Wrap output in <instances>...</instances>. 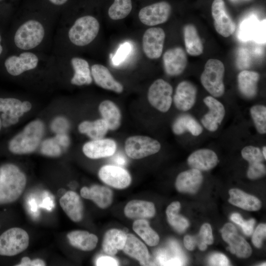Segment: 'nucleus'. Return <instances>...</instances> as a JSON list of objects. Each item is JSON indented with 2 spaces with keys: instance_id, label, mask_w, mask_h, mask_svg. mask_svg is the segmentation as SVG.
<instances>
[{
  "instance_id": "obj_16",
  "label": "nucleus",
  "mask_w": 266,
  "mask_h": 266,
  "mask_svg": "<svg viewBox=\"0 0 266 266\" xmlns=\"http://www.w3.org/2000/svg\"><path fill=\"white\" fill-rule=\"evenodd\" d=\"M22 102L14 98H0V113L2 126L8 127L16 124L23 111Z\"/></svg>"
},
{
  "instance_id": "obj_58",
  "label": "nucleus",
  "mask_w": 266,
  "mask_h": 266,
  "mask_svg": "<svg viewBox=\"0 0 266 266\" xmlns=\"http://www.w3.org/2000/svg\"><path fill=\"white\" fill-rule=\"evenodd\" d=\"M115 161L118 164L124 165L125 164L126 159L123 156H116Z\"/></svg>"
},
{
  "instance_id": "obj_52",
  "label": "nucleus",
  "mask_w": 266,
  "mask_h": 266,
  "mask_svg": "<svg viewBox=\"0 0 266 266\" xmlns=\"http://www.w3.org/2000/svg\"><path fill=\"white\" fill-rule=\"evenodd\" d=\"M55 139L60 146L66 147L69 144V138L64 133H58Z\"/></svg>"
},
{
  "instance_id": "obj_28",
  "label": "nucleus",
  "mask_w": 266,
  "mask_h": 266,
  "mask_svg": "<svg viewBox=\"0 0 266 266\" xmlns=\"http://www.w3.org/2000/svg\"><path fill=\"white\" fill-rule=\"evenodd\" d=\"M127 238L126 233L122 230L112 229L104 234L102 247L107 255L113 256L118 251L122 250L125 246Z\"/></svg>"
},
{
  "instance_id": "obj_54",
  "label": "nucleus",
  "mask_w": 266,
  "mask_h": 266,
  "mask_svg": "<svg viewBox=\"0 0 266 266\" xmlns=\"http://www.w3.org/2000/svg\"><path fill=\"white\" fill-rule=\"evenodd\" d=\"M51 5L55 7H62L65 5L68 0H47Z\"/></svg>"
},
{
  "instance_id": "obj_31",
  "label": "nucleus",
  "mask_w": 266,
  "mask_h": 266,
  "mask_svg": "<svg viewBox=\"0 0 266 266\" xmlns=\"http://www.w3.org/2000/svg\"><path fill=\"white\" fill-rule=\"evenodd\" d=\"M259 74L255 71L243 70L237 76L238 87L240 93L245 97L252 98L257 92Z\"/></svg>"
},
{
  "instance_id": "obj_34",
  "label": "nucleus",
  "mask_w": 266,
  "mask_h": 266,
  "mask_svg": "<svg viewBox=\"0 0 266 266\" xmlns=\"http://www.w3.org/2000/svg\"><path fill=\"white\" fill-rule=\"evenodd\" d=\"M184 38L186 50L189 55L198 56L202 54L203 45L194 25L188 24L185 26Z\"/></svg>"
},
{
  "instance_id": "obj_18",
  "label": "nucleus",
  "mask_w": 266,
  "mask_h": 266,
  "mask_svg": "<svg viewBox=\"0 0 266 266\" xmlns=\"http://www.w3.org/2000/svg\"><path fill=\"white\" fill-rule=\"evenodd\" d=\"M116 143L109 138L93 140L86 143L83 147L84 154L93 159L112 156L116 150Z\"/></svg>"
},
{
  "instance_id": "obj_23",
  "label": "nucleus",
  "mask_w": 266,
  "mask_h": 266,
  "mask_svg": "<svg viewBox=\"0 0 266 266\" xmlns=\"http://www.w3.org/2000/svg\"><path fill=\"white\" fill-rule=\"evenodd\" d=\"M202 180L200 171L192 168L178 174L175 181V187L181 193H195L200 188Z\"/></svg>"
},
{
  "instance_id": "obj_53",
  "label": "nucleus",
  "mask_w": 266,
  "mask_h": 266,
  "mask_svg": "<svg viewBox=\"0 0 266 266\" xmlns=\"http://www.w3.org/2000/svg\"><path fill=\"white\" fill-rule=\"evenodd\" d=\"M230 218L233 222L241 227L242 226V225L245 222V220L243 219L241 216L237 213H234L232 214Z\"/></svg>"
},
{
  "instance_id": "obj_43",
  "label": "nucleus",
  "mask_w": 266,
  "mask_h": 266,
  "mask_svg": "<svg viewBox=\"0 0 266 266\" xmlns=\"http://www.w3.org/2000/svg\"><path fill=\"white\" fill-rule=\"evenodd\" d=\"M131 50V45L128 42L122 44L115 55L111 57L113 64L117 66L123 62L129 54Z\"/></svg>"
},
{
  "instance_id": "obj_35",
  "label": "nucleus",
  "mask_w": 266,
  "mask_h": 266,
  "mask_svg": "<svg viewBox=\"0 0 266 266\" xmlns=\"http://www.w3.org/2000/svg\"><path fill=\"white\" fill-rule=\"evenodd\" d=\"M108 130V125L103 119L92 122L83 121L78 126V130L81 133L87 134L93 140L102 138Z\"/></svg>"
},
{
  "instance_id": "obj_30",
  "label": "nucleus",
  "mask_w": 266,
  "mask_h": 266,
  "mask_svg": "<svg viewBox=\"0 0 266 266\" xmlns=\"http://www.w3.org/2000/svg\"><path fill=\"white\" fill-rule=\"evenodd\" d=\"M229 193V202L235 206L248 211H257L261 207V202L257 198L238 189H231Z\"/></svg>"
},
{
  "instance_id": "obj_44",
  "label": "nucleus",
  "mask_w": 266,
  "mask_h": 266,
  "mask_svg": "<svg viewBox=\"0 0 266 266\" xmlns=\"http://www.w3.org/2000/svg\"><path fill=\"white\" fill-rule=\"evenodd\" d=\"M266 169L263 163L249 165L247 175L251 179H256L264 176L266 174Z\"/></svg>"
},
{
  "instance_id": "obj_27",
  "label": "nucleus",
  "mask_w": 266,
  "mask_h": 266,
  "mask_svg": "<svg viewBox=\"0 0 266 266\" xmlns=\"http://www.w3.org/2000/svg\"><path fill=\"white\" fill-rule=\"evenodd\" d=\"M124 211L127 217L136 219L150 218L156 213L155 205L153 202L138 200L128 202Z\"/></svg>"
},
{
  "instance_id": "obj_59",
  "label": "nucleus",
  "mask_w": 266,
  "mask_h": 266,
  "mask_svg": "<svg viewBox=\"0 0 266 266\" xmlns=\"http://www.w3.org/2000/svg\"><path fill=\"white\" fill-rule=\"evenodd\" d=\"M42 206L47 209H50L52 206V201L49 198H46L43 202Z\"/></svg>"
},
{
  "instance_id": "obj_8",
  "label": "nucleus",
  "mask_w": 266,
  "mask_h": 266,
  "mask_svg": "<svg viewBox=\"0 0 266 266\" xmlns=\"http://www.w3.org/2000/svg\"><path fill=\"white\" fill-rule=\"evenodd\" d=\"M173 89L171 85L162 79L156 80L148 92L149 103L158 110L166 112L171 107Z\"/></svg>"
},
{
  "instance_id": "obj_50",
  "label": "nucleus",
  "mask_w": 266,
  "mask_h": 266,
  "mask_svg": "<svg viewBox=\"0 0 266 266\" xmlns=\"http://www.w3.org/2000/svg\"><path fill=\"white\" fill-rule=\"evenodd\" d=\"M255 222V220L254 219H250L249 220L245 221L244 224L241 226L245 234L250 236L253 233Z\"/></svg>"
},
{
  "instance_id": "obj_48",
  "label": "nucleus",
  "mask_w": 266,
  "mask_h": 266,
  "mask_svg": "<svg viewBox=\"0 0 266 266\" xmlns=\"http://www.w3.org/2000/svg\"><path fill=\"white\" fill-rule=\"evenodd\" d=\"M51 127L54 131L58 133H62L67 129L68 124L65 118L60 117L55 119Z\"/></svg>"
},
{
  "instance_id": "obj_47",
  "label": "nucleus",
  "mask_w": 266,
  "mask_h": 266,
  "mask_svg": "<svg viewBox=\"0 0 266 266\" xmlns=\"http://www.w3.org/2000/svg\"><path fill=\"white\" fill-rule=\"evenodd\" d=\"M9 52L8 45L6 33L0 26V62Z\"/></svg>"
},
{
  "instance_id": "obj_5",
  "label": "nucleus",
  "mask_w": 266,
  "mask_h": 266,
  "mask_svg": "<svg viewBox=\"0 0 266 266\" xmlns=\"http://www.w3.org/2000/svg\"><path fill=\"white\" fill-rule=\"evenodd\" d=\"M224 73V65L221 61L210 59L206 62L200 76V82L214 97H221L225 93Z\"/></svg>"
},
{
  "instance_id": "obj_1",
  "label": "nucleus",
  "mask_w": 266,
  "mask_h": 266,
  "mask_svg": "<svg viewBox=\"0 0 266 266\" xmlns=\"http://www.w3.org/2000/svg\"><path fill=\"white\" fill-rule=\"evenodd\" d=\"M55 22L51 15L29 14L17 18L6 32L9 52L47 53L53 47Z\"/></svg>"
},
{
  "instance_id": "obj_37",
  "label": "nucleus",
  "mask_w": 266,
  "mask_h": 266,
  "mask_svg": "<svg viewBox=\"0 0 266 266\" xmlns=\"http://www.w3.org/2000/svg\"><path fill=\"white\" fill-rule=\"evenodd\" d=\"M180 207L179 201L171 202L166 208V215L169 225L177 232L183 233L189 224L185 218L178 214Z\"/></svg>"
},
{
  "instance_id": "obj_55",
  "label": "nucleus",
  "mask_w": 266,
  "mask_h": 266,
  "mask_svg": "<svg viewBox=\"0 0 266 266\" xmlns=\"http://www.w3.org/2000/svg\"><path fill=\"white\" fill-rule=\"evenodd\" d=\"M45 263L41 259H36L33 261H30L29 266H44Z\"/></svg>"
},
{
  "instance_id": "obj_60",
  "label": "nucleus",
  "mask_w": 266,
  "mask_h": 266,
  "mask_svg": "<svg viewBox=\"0 0 266 266\" xmlns=\"http://www.w3.org/2000/svg\"><path fill=\"white\" fill-rule=\"evenodd\" d=\"M266 146H263V149H262V154L263 155V156L264 157V159L266 160Z\"/></svg>"
},
{
  "instance_id": "obj_57",
  "label": "nucleus",
  "mask_w": 266,
  "mask_h": 266,
  "mask_svg": "<svg viewBox=\"0 0 266 266\" xmlns=\"http://www.w3.org/2000/svg\"><path fill=\"white\" fill-rule=\"evenodd\" d=\"M31 259L28 257H23L21 261V263L16 266H29V263Z\"/></svg>"
},
{
  "instance_id": "obj_17",
  "label": "nucleus",
  "mask_w": 266,
  "mask_h": 266,
  "mask_svg": "<svg viewBox=\"0 0 266 266\" xmlns=\"http://www.w3.org/2000/svg\"><path fill=\"white\" fill-rule=\"evenodd\" d=\"M197 95L196 86L190 81H183L178 84L176 88L173 97L174 103L178 109L188 111L194 105Z\"/></svg>"
},
{
  "instance_id": "obj_25",
  "label": "nucleus",
  "mask_w": 266,
  "mask_h": 266,
  "mask_svg": "<svg viewBox=\"0 0 266 266\" xmlns=\"http://www.w3.org/2000/svg\"><path fill=\"white\" fill-rule=\"evenodd\" d=\"M217 155L213 150L200 149L193 152L188 158L187 162L190 167L199 170H208L217 164Z\"/></svg>"
},
{
  "instance_id": "obj_64",
  "label": "nucleus",
  "mask_w": 266,
  "mask_h": 266,
  "mask_svg": "<svg viewBox=\"0 0 266 266\" xmlns=\"http://www.w3.org/2000/svg\"></svg>"
},
{
  "instance_id": "obj_29",
  "label": "nucleus",
  "mask_w": 266,
  "mask_h": 266,
  "mask_svg": "<svg viewBox=\"0 0 266 266\" xmlns=\"http://www.w3.org/2000/svg\"><path fill=\"white\" fill-rule=\"evenodd\" d=\"M67 237L71 245L84 251L94 250L98 243L97 235L83 230H75L68 233Z\"/></svg>"
},
{
  "instance_id": "obj_3",
  "label": "nucleus",
  "mask_w": 266,
  "mask_h": 266,
  "mask_svg": "<svg viewBox=\"0 0 266 266\" xmlns=\"http://www.w3.org/2000/svg\"><path fill=\"white\" fill-rule=\"evenodd\" d=\"M26 177L15 165L7 164L0 168V204L15 201L22 194Z\"/></svg>"
},
{
  "instance_id": "obj_41",
  "label": "nucleus",
  "mask_w": 266,
  "mask_h": 266,
  "mask_svg": "<svg viewBox=\"0 0 266 266\" xmlns=\"http://www.w3.org/2000/svg\"><path fill=\"white\" fill-rule=\"evenodd\" d=\"M241 154L242 158L249 163V165L263 163L265 159L261 149L252 145L244 147Z\"/></svg>"
},
{
  "instance_id": "obj_20",
  "label": "nucleus",
  "mask_w": 266,
  "mask_h": 266,
  "mask_svg": "<svg viewBox=\"0 0 266 266\" xmlns=\"http://www.w3.org/2000/svg\"><path fill=\"white\" fill-rule=\"evenodd\" d=\"M90 69L92 78L98 86L117 93L123 92V85L114 79L106 67L96 64L93 65Z\"/></svg>"
},
{
  "instance_id": "obj_38",
  "label": "nucleus",
  "mask_w": 266,
  "mask_h": 266,
  "mask_svg": "<svg viewBox=\"0 0 266 266\" xmlns=\"http://www.w3.org/2000/svg\"><path fill=\"white\" fill-rule=\"evenodd\" d=\"M132 9V0H114L109 8L108 13L111 19L118 20L126 18Z\"/></svg>"
},
{
  "instance_id": "obj_19",
  "label": "nucleus",
  "mask_w": 266,
  "mask_h": 266,
  "mask_svg": "<svg viewBox=\"0 0 266 266\" xmlns=\"http://www.w3.org/2000/svg\"><path fill=\"white\" fill-rule=\"evenodd\" d=\"M265 20L260 22L254 16H252L241 23L239 37L243 41L253 39L263 43L265 41Z\"/></svg>"
},
{
  "instance_id": "obj_40",
  "label": "nucleus",
  "mask_w": 266,
  "mask_h": 266,
  "mask_svg": "<svg viewBox=\"0 0 266 266\" xmlns=\"http://www.w3.org/2000/svg\"><path fill=\"white\" fill-rule=\"evenodd\" d=\"M195 237L199 248L201 250H204L207 245H211L213 243L211 226L208 223L203 224L200 228L199 234Z\"/></svg>"
},
{
  "instance_id": "obj_36",
  "label": "nucleus",
  "mask_w": 266,
  "mask_h": 266,
  "mask_svg": "<svg viewBox=\"0 0 266 266\" xmlns=\"http://www.w3.org/2000/svg\"><path fill=\"white\" fill-rule=\"evenodd\" d=\"M134 232L150 246L157 245L160 240L158 233L151 228L145 219H137L133 224Z\"/></svg>"
},
{
  "instance_id": "obj_62",
  "label": "nucleus",
  "mask_w": 266,
  "mask_h": 266,
  "mask_svg": "<svg viewBox=\"0 0 266 266\" xmlns=\"http://www.w3.org/2000/svg\"><path fill=\"white\" fill-rule=\"evenodd\" d=\"M1 127H2V124H1V119L0 118V130L1 128Z\"/></svg>"
},
{
  "instance_id": "obj_61",
  "label": "nucleus",
  "mask_w": 266,
  "mask_h": 266,
  "mask_svg": "<svg viewBox=\"0 0 266 266\" xmlns=\"http://www.w3.org/2000/svg\"><path fill=\"white\" fill-rule=\"evenodd\" d=\"M230 0L233 1V2H238V1H240V0Z\"/></svg>"
},
{
  "instance_id": "obj_33",
  "label": "nucleus",
  "mask_w": 266,
  "mask_h": 266,
  "mask_svg": "<svg viewBox=\"0 0 266 266\" xmlns=\"http://www.w3.org/2000/svg\"><path fill=\"white\" fill-rule=\"evenodd\" d=\"M99 109L102 119L107 123L109 130H116L121 124V114L117 106L112 101H102Z\"/></svg>"
},
{
  "instance_id": "obj_49",
  "label": "nucleus",
  "mask_w": 266,
  "mask_h": 266,
  "mask_svg": "<svg viewBox=\"0 0 266 266\" xmlns=\"http://www.w3.org/2000/svg\"><path fill=\"white\" fill-rule=\"evenodd\" d=\"M96 266H116L119 265L118 261L111 256H101L96 261Z\"/></svg>"
},
{
  "instance_id": "obj_21",
  "label": "nucleus",
  "mask_w": 266,
  "mask_h": 266,
  "mask_svg": "<svg viewBox=\"0 0 266 266\" xmlns=\"http://www.w3.org/2000/svg\"><path fill=\"white\" fill-rule=\"evenodd\" d=\"M59 202L61 207L71 220L75 222L81 221L83 216V204L76 192H66L60 198Z\"/></svg>"
},
{
  "instance_id": "obj_14",
  "label": "nucleus",
  "mask_w": 266,
  "mask_h": 266,
  "mask_svg": "<svg viewBox=\"0 0 266 266\" xmlns=\"http://www.w3.org/2000/svg\"><path fill=\"white\" fill-rule=\"evenodd\" d=\"M204 104L208 108V112L201 119L202 125L209 131H216L225 115L223 104L213 96H207L203 99Z\"/></svg>"
},
{
  "instance_id": "obj_63",
  "label": "nucleus",
  "mask_w": 266,
  "mask_h": 266,
  "mask_svg": "<svg viewBox=\"0 0 266 266\" xmlns=\"http://www.w3.org/2000/svg\"><path fill=\"white\" fill-rule=\"evenodd\" d=\"M4 0H0V2H3Z\"/></svg>"
},
{
  "instance_id": "obj_11",
  "label": "nucleus",
  "mask_w": 266,
  "mask_h": 266,
  "mask_svg": "<svg viewBox=\"0 0 266 266\" xmlns=\"http://www.w3.org/2000/svg\"><path fill=\"white\" fill-rule=\"evenodd\" d=\"M98 174L103 183L118 189L126 188L132 181L129 172L120 166H103L99 170Z\"/></svg>"
},
{
  "instance_id": "obj_7",
  "label": "nucleus",
  "mask_w": 266,
  "mask_h": 266,
  "mask_svg": "<svg viewBox=\"0 0 266 266\" xmlns=\"http://www.w3.org/2000/svg\"><path fill=\"white\" fill-rule=\"evenodd\" d=\"M160 142L147 136L134 135L128 137L125 144L127 155L133 159H140L158 152Z\"/></svg>"
},
{
  "instance_id": "obj_26",
  "label": "nucleus",
  "mask_w": 266,
  "mask_h": 266,
  "mask_svg": "<svg viewBox=\"0 0 266 266\" xmlns=\"http://www.w3.org/2000/svg\"><path fill=\"white\" fill-rule=\"evenodd\" d=\"M122 250L128 256L138 261L141 265L146 266L149 262L150 256L147 247L133 234H127Z\"/></svg>"
},
{
  "instance_id": "obj_13",
  "label": "nucleus",
  "mask_w": 266,
  "mask_h": 266,
  "mask_svg": "<svg viewBox=\"0 0 266 266\" xmlns=\"http://www.w3.org/2000/svg\"><path fill=\"white\" fill-rule=\"evenodd\" d=\"M211 13L214 26L217 32L227 37L235 31V25L228 14L223 0H214L211 6Z\"/></svg>"
},
{
  "instance_id": "obj_51",
  "label": "nucleus",
  "mask_w": 266,
  "mask_h": 266,
  "mask_svg": "<svg viewBox=\"0 0 266 266\" xmlns=\"http://www.w3.org/2000/svg\"><path fill=\"white\" fill-rule=\"evenodd\" d=\"M183 241L185 247L188 250L192 251L195 249L197 245L195 236L186 235L184 237Z\"/></svg>"
},
{
  "instance_id": "obj_56",
  "label": "nucleus",
  "mask_w": 266,
  "mask_h": 266,
  "mask_svg": "<svg viewBox=\"0 0 266 266\" xmlns=\"http://www.w3.org/2000/svg\"><path fill=\"white\" fill-rule=\"evenodd\" d=\"M22 106L24 113L29 111L32 108V104L28 101H23Z\"/></svg>"
},
{
  "instance_id": "obj_15",
  "label": "nucleus",
  "mask_w": 266,
  "mask_h": 266,
  "mask_svg": "<svg viewBox=\"0 0 266 266\" xmlns=\"http://www.w3.org/2000/svg\"><path fill=\"white\" fill-rule=\"evenodd\" d=\"M163 59L165 70L170 76H177L181 74L187 64L186 54L180 47H175L166 50Z\"/></svg>"
},
{
  "instance_id": "obj_42",
  "label": "nucleus",
  "mask_w": 266,
  "mask_h": 266,
  "mask_svg": "<svg viewBox=\"0 0 266 266\" xmlns=\"http://www.w3.org/2000/svg\"><path fill=\"white\" fill-rule=\"evenodd\" d=\"M60 146L55 138L48 139L42 142L41 151L42 154L46 156L57 157L61 153Z\"/></svg>"
},
{
  "instance_id": "obj_2",
  "label": "nucleus",
  "mask_w": 266,
  "mask_h": 266,
  "mask_svg": "<svg viewBox=\"0 0 266 266\" xmlns=\"http://www.w3.org/2000/svg\"><path fill=\"white\" fill-rule=\"evenodd\" d=\"M100 28L99 22L91 15L77 18L68 27L58 26L54 36L53 53L66 42L77 47L89 45L97 36Z\"/></svg>"
},
{
  "instance_id": "obj_22",
  "label": "nucleus",
  "mask_w": 266,
  "mask_h": 266,
  "mask_svg": "<svg viewBox=\"0 0 266 266\" xmlns=\"http://www.w3.org/2000/svg\"><path fill=\"white\" fill-rule=\"evenodd\" d=\"M80 195L84 199L92 200L102 209L108 207L113 199V193L111 189L99 185H95L90 188L82 187L80 190Z\"/></svg>"
},
{
  "instance_id": "obj_4",
  "label": "nucleus",
  "mask_w": 266,
  "mask_h": 266,
  "mask_svg": "<svg viewBox=\"0 0 266 266\" xmlns=\"http://www.w3.org/2000/svg\"><path fill=\"white\" fill-rule=\"evenodd\" d=\"M44 132V126L41 121H32L10 141L9 150L15 154H25L33 152L38 146Z\"/></svg>"
},
{
  "instance_id": "obj_10",
  "label": "nucleus",
  "mask_w": 266,
  "mask_h": 266,
  "mask_svg": "<svg viewBox=\"0 0 266 266\" xmlns=\"http://www.w3.org/2000/svg\"><path fill=\"white\" fill-rule=\"evenodd\" d=\"M171 11L170 5L166 1H160L141 8L138 18L143 24L152 26L165 23Z\"/></svg>"
},
{
  "instance_id": "obj_24",
  "label": "nucleus",
  "mask_w": 266,
  "mask_h": 266,
  "mask_svg": "<svg viewBox=\"0 0 266 266\" xmlns=\"http://www.w3.org/2000/svg\"><path fill=\"white\" fill-rule=\"evenodd\" d=\"M73 71L70 82L76 86L90 85L93 81L88 62L84 58L73 56L67 61Z\"/></svg>"
},
{
  "instance_id": "obj_39",
  "label": "nucleus",
  "mask_w": 266,
  "mask_h": 266,
  "mask_svg": "<svg viewBox=\"0 0 266 266\" xmlns=\"http://www.w3.org/2000/svg\"><path fill=\"white\" fill-rule=\"evenodd\" d=\"M250 114L258 132L266 133V107L263 105H255L250 110Z\"/></svg>"
},
{
  "instance_id": "obj_46",
  "label": "nucleus",
  "mask_w": 266,
  "mask_h": 266,
  "mask_svg": "<svg viewBox=\"0 0 266 266\" xmlns=\"http://www.w3.org/2000/svg\"><path fill=\"white\" fill-rule=\"evenodd\" d=\"M208 263L210 266H226L229 265L227 257L222 253H214L209 258Z\"/></svg>"
},
{
  "instance_id": "obj_6",
  "label": "nucleus",
  "mask_w": 266,
  "mask_h": 266,
  "mask_svg": "<svg viewBox=\"0 0 266 266\" xmlns=\"http://www.w3.org/2000/svg\"><path fill=\"white\" fill-rule=\"evenodd\" d=\"M29 244L27 232L20 228H10L0 235V255H16L25 251Z\"/></svg>"
},
{
  "instance_id": "obj_9",
  "label": "nucleus",
  "mask_w": 266,
  "mask_h": 266,
  "mask_svg": "<svg viewBox=\"0 0 266 266\" xmlns=\"http://www.w3.org/2000/svg\"><path fill=\"white\" fill-rule=\"evenodd\" d=\"M223 239L228 243V250L236 256L247 258L252 254V249L245 239L239 235L235 226L232 223L226 224L221 231Z\"/></svg>"
},
{
  "instance_id": "obj_32",
  "label": "nucleus",
  "mask_w": 266,
  "mask_h": 266,
  "mask_svg": "<svg viewBox=\"0 0 266 266\" xmlns=\"http://www.w3.org/2000/svg\"><path fill=\"white\" fill-rule=\"evenodd\" d=\"M172 129L174 133L177 135L187 131L194 136L199 135L203 131L201 125L189 114H182L178 117L172 124Z\"/></svg>"
},
{
  "instance_id": "obj_12",
  "label": "nucleus",
  "mask_w": 266,
  "mask_h": 266,
  "mask_svg": "<svg viewBox=\"0 0 266 266\" xmlns=\"http://www.w3.org/2000/svg\"><path fill=\"white\" fill-rule=\"evenodd\" d=\"M166 37L164 31L159 27L148 29L142 38L143 51L150 59L159 58L163 52Z\"/></svg>"
},
{
  "instance_id": "obj_45",
  "label": "nucleus",
  "mask_w": 266,
  "mask_h": 266,
  "mask_svg": "<svg viewBox=\"0 0 266 266\" xmlns=\"http://www.w3.org/2000/svg\"><path fill=\"white\" fill-rule=\"evenodd\" d=\"M266 235V225L265 224H260L256 228L253 233L252 241L254 246L258 248L261 247L263 240Z\"/></svg>"
}]
</instances>
